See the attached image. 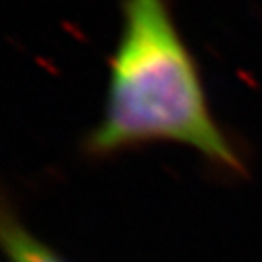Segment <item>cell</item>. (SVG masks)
Returning a JSON list of instances; mask_svg holds the SVG:
<instances>
[{
  "mask_svg": "<svg viewBox=\"0 0 262 262\" xmlns=\"http://www.w3.org/2000/svg\"><path fill=\"white\" fill-rule=\"evenodd\" d=\"M156 142L192 148L227 173L243 161L208 105L198 64L167 0H122V29L109 58L103 117L84 140L90 158Z\"/></svg>",
  "mask_w": 262,
  "mask_h": 262,
  "instance_id": "obj_1",
  "label": "cell"
},
{
  "mask_svg": "<svg viewBox=\"0 0 262 262\" xmlns=\"http://www.w3.org/2000/svg\"><path fill=\"white\" fill-rule=\"evenodd\" d=\"M0 241L10 262H64L21 224L10 204H4L0 214Z\"/></svg>",
  "mask_w": 262,
  "mask_h": 262,
  "instance_id": "obj_2",
  "label": "cell"
}]
</instances>
